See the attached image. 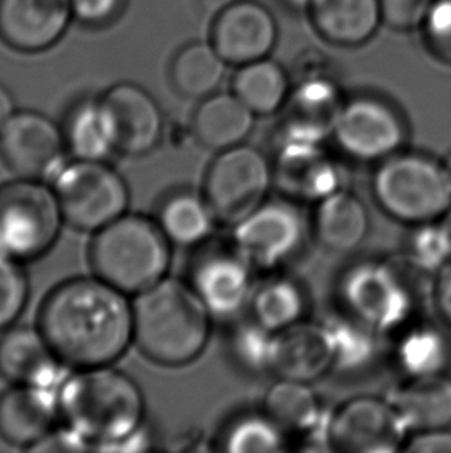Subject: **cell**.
<instances>
[{
	"instance_id": "6da1fadb",
	"label": "cell",
	"mask_w": 451,
	"mask_h": 453,
	"mask_svg": "<svg viewBox=\"0 0 451 453\" xmlns=\"http://www.w3.org/2000/svg\"><path fill=\"white\" fill-rule=\"evenodd\" d=\"M39 328L68 367H105L134 341V305L99 277L72 279L43 301Z\"/></svg>"
},
{
	"instance_id": "7a4b0ae2",
	"label": "cell",
	"mask_w": 451,
	"mask_h": 453,
	"mask_svg": "<svg viewBox=\"0 0 451 453\" xmlns=\"http://www.w3.org/2000/svg\"><path fill=\"white\" fill-rule=\"evenodd\" d=\"M64 423L90 446L118 450L144 426L146 404L140 387L119 370L82 368L59 390Z\"/></svg>"
},
{
	"instance_id": "3957f363",
	"label": "cell",
	"mask_w": 451,
	"mask_h": 453,
	"mask_svg": "<svg viewBox=\"0 0 451 453\" xmlns=\"http://www.w3.org/2000/svg\"><path fill=\"white\" fill-rule=\"evenodd\" d=\"M212 316L189 283L164 277L136 295L134 341L141 351L165 367H181L202 355Z\"/></svg>"
},
{
	"instance_id": "277c9868",
	"label": "cell",
	"mask_w": 451,
	"mask_h": 453,
	"mask_svg": "<svg viewBox=\"0 0 451 453\" xmlns=\"http://www.w3.org/2000/svg\"><path fill=\"white\" fill-rule=\"evenodd\" d=\"M171 245L158 221L124 214L95 233L90 264L104 282L126 295H140L164 279Z\"/></svg>"
},
{
	"instance_id": "5b68a950",
	"label": "cell",
	"mask_w": 451,
	"mask_h": 453,
	"mask_svg": "<svg viewBox=\"0 0 451 453\" xmlns=\"http://www.w3.org/2000/svg\"><path fill=\"white\" fill-rule=\"evenodd\" d=\"M372 194L391 219L411 226L442 219L451 204V177L446 163L427 153L399 150L380 161Z\"/></svg>"
},
{
	"instance_id": "8992f818",
	"label": "cell",
	"mask_w": 451,
	"mask_h": 453,
	"mask_svg": "<svg viewBox=\"0 0 451 453\" xmlns=\"http://www.w3.org/2000/svg\"><path fill=\"white\" fill-rule=\"evenodd\" d=\"M62 217L53 188L19 178L0 186V256L16 262L42 257L55 246Z\"/></svg>"
},
{
	"instance_id": "52a82bcc",
	"label": "cell",
	"mask_w": 451,
	"mask_h": 453,
	"mask_svg": "<svg viewBox=\"0 0 451 453\" xmlns=\"http://www.w3.org/2000/svg\"><path fill=\"white\" fill-rule=\"evenodd\" d=\"M53 180L64 221L78 231L98 233L127 211V183L104 161L74 159Z\"/></svg>"
},
{
	"instance_id": "ba28073f",
	"label": "cell",
	"mask_w": 451,
	"mask_h": 453,
	"mask_svg": "<svg viewBox=\"0 0 451 453\" xmlns=\"http://www.w3.org/2000/svg\"><path fill=\"white\" fill-rule=\"evenodd\" d=\"M340 301L351 318L378 334L407 328L416 311V296L402 271L380 260L360 262L343 274Z\"/></svg>"
},
{
	"instance_id": "9c48e42d",
	"label": "cell",
	"mask_w": 451,
	"mask_h": 453,
	"mask_svg": "<svg viewBox=\"0 0 451 453\" xmlns=\"http://www.w3.org/2000/svg\"><path fill=\"white\" fill-rule=\"evenodd\" d=\"M272 181V165L264 153L243 142L215 157L206 172L203 196L217 219L235 225L266 202Z\"/></svg>"
},
{
	"instance_id": "30bf717a",
	"label": "cell",
	"mask_w": 451,
	"mask_h": 453,
	"mask_svg": "<svg viewBox=\"0 0 451 453\" xmlns=\"http://www.w3.org/2000/svg\"><path fill=\"white\" fill-rule=\"evenodd\" d=\"M409 129L402 111L376 93L345 99L333 138L341 152L359 161H384L402 150Z\"/></svg>"
},
{
	"instance_id": "8fae6325",
	"label": "cell",
	"mask_w": 451,
	"mask_h": 453,
	"mask_svg": "<svg viewBox=\"0 0 451 453\" xmlns=\"http://www.w3.org/2000/svg\"><path fill=\"white\" fill-rule=\"evenodd\" d=\"M305 221L299 209L287 202H264L235 223L233 243L252 266L272 270L293 257L303 245Z\"/></svg>"
},
{
	"instance_id": "7c38bea8",
	"label": "cell",
	"mask_w": 451,
	"mask_h": 453,
	"mask_svg": "<svg viewBox=\"0 0 451 453\" xmlns=\"http://www.w3.org/2000/svg\"><path fill=\"white\" fill-rule=\"evenodd\" d=\"M61 127L39 111H16L0 132V157L19 178L45 181L65 165Z\"/></svg>"
},
{
	"instance_id": "4fadbf2b",
	"label": "cell",
	"mask_w": 451,
	"mask_h": 453,
	"mask_svg": "<svg viewBox=\"0 0 451 453\" xmlns=\"http://www.w3.org/2000/svg\"><path fill=\"white\" fill-rule=\"evenodd\" d=\"M409 434L388 399L359 396L331 413V450L337 452H399Z\"/></svg>"
},
{
	"instance_id": "5bb4252c",
	"label": "cell",
	"mask_w": 451,
	"mask_h": 453,
	"mask_svg": "<svg viewBox=\"0 0 451 453\" xmlns=\"http://www.w3.org/2000/svg\"><path fill=\"white\" fill-rule=\"evenodd\" d=\"M252 270L233 246L231 251L206 250L190 266L189 285L212 319L229 320L250 305Z\"/></svg>"
},
{
	"instance_id": "9a60e30c",
	"label": "cell",
	"mask_w": 451,
	"mask_h": 453,
	"mask_svg": "<svg viewBox=\"0 0 451 453\" xmlns=\"http://www.w3.org/2000/svg\"><path fill=\"white\" fill-rule=\"evenodd\" d=\"M279 41V25L268 6L235 0L212 19L210 42L232 67L269 58Z\"/></svg>"
},
{
	"instance_id": "2e32d148",
	"label": "cell",
	"mask_w": 451,
	"mask_h": 453,
	"mask_svg": "<svg viewBox=\"0 0 451 453\" xmlns=\"http://www.w3.org/2000/svg\"><path fill=\"white\" fill-rule=\"evenodd\" d=\"M345 99L340 86L328 74H310L299 81L280 111V140L324 144L333 138Z\"/></svg>"
},
{
	"instance_id": "e0dca14e",
	"label": "cell",
	"mask_w": 451,
	"mask_h": 453,
	"mask_svg": "<svg viewBox=\"0 0 451 453\" xmlns=\"http://www.w3.org/2000/svg\"><path fill=\"white\" fill-rule=\"evenodd\" d=\"M101 99L111 118L118 152L141 157L158 148L164 134V115L144 87L121 82Z\"/></svg>"
},
{
	"instance_id": "ac0fdd59",
	"label": "cell",
	"mask_w": 451,
	"mask_h": 453,
	"mask_svg": "<svg viewBox=\"0 0 451 453\" xmlns=\"http://www.w3.org/2000/svg\"><path fill=\"white\" fill-rule=\"evenodd\" d=\"M72 19L70 0H0V37L22 53L55 47Z\"/></svg>"
},
{
	"instance_id": "d6986e66",
	"label": "cell",
	"mask_w": 451,
	"mask_h": 453,
	"mask_svg": "<svg viewBox=\"0 0 451 453\" xmlns=\"http://www.w3.org/2000/svg\"><path fill=\"white\" fill-rule=\"evenodd\" d=\"M272 173L281 192L297 200L318 203L343 189L340 167L324 144L280 140Z\"/></svg>"
},
{
	"instance_id": "ffe728a7",
	"label": "cell",
	"mask_w": 451,
	"mask_h": 453,
	"mask_svg": "<svg viewBox=\"0 0 451 453\" xmlns=\"http://www.w3.org/2000/svg\"><path fill=\"white\" fill-rule=\"evenodd\" d=\"M67 367L41 328L10 326L0 339V374L12 384L61 390Z\"/></svg>"
},
{
	"instance_id": "44dd1931",
	"label": "cell",
	"mask_w": 451,
	"mask_h": 453,
	"mask_svg": "<svg viewBox=\"0 0 451 453\" xmlns=\"http://www.w3.org/2000/svg\"><path fill=\"white\" fill-rule=\"evenodd\" d=\"M59 418V390L14 384L0 395V436L14 448H36Z\"/></svg>"
},
{
	"instance_id": "7402d4cb",
	"label": "cell",
	"mask_w": 451,
	"mask_h": 453,
	"mask_svg": "<svg viewBox=\"0 0 451 453\" xmlns=\"http://www.w3.org/2000/svg\"><path fill=\"white\" fill-rule=\"evenodd\" d=\"M334 368L328 325L302 320L275 333L272 374L311 384Z\"/></svg>"
},
{
	"instance_id": "603a6c76",
	"label": "cell",
	"mask_w": 451,
	"mask_h": 453,
	"mask_svg": "<svg viewBox=\"0 0 451 453\" xmlns=\"http://www.w3.org/2000/svg\"><path fill=\"white\" fill-rule=\"evenodd\" d=\"M264 413L285 434L305 436L308 442L330 444V418L312 390L311 384L279 378L264 395Z\"/></svg>"
},
{
	"instance_id": "cb8c5ba5",
	"label": "cell",
	"mask_w": 451,
	"mask_h": 453,
	"mask_svg": "<svg viewBox=\"0 0 451 453\" xmlns=\"http://www.w3.org/2000/svg\"><path fill=\"white\" fill-rule=\"evenodd\" d=\"M306 12L318 36L343 49L370 42L382 25L378 0H312Z\"/></svg>"
},
{
	"instance_id": "d4e9b609",
	"label": "cell",
	"mask_w": 451,
	"mask_h": 453,
	"mask_svg": "<svg viewBox=\"0 0 451 453\" xmlns=\"http://www.w3.org/2000/svg\"><path fill=\"white\" fill-rule=\"evenodd\" d=\"M388 401L409 434L451 427V380L446 373L409 378Z\"/></svg>"
},
{
	"instance_id": "484cf974",
	"label": "cell",
	"mask_w": 451,
	"mask_h": 453,
	"mask_svg": "<svg viewBox=\"0 0 451 453\" xmlns=\"http://www.w3.org/2000/svg\"><path fill=\"white\" fill-rule=\"evenodd\" d=\"M256 124V113L235 93L217 92L202 99L192 118V134L203 148L221 152L243 144Z\"/></svg>"
},
{
	"instance_id": "4316f807",
	"label": "cell",
	"mask_w": 451,
	"mask_h": 453,
	"mask_svg": "<svg viewBox=\"0 0 451 453\" xmlns=\"http://www.w3.org/2000/svg\"><path fill=\"white\" fill-rule=\"evenodd\" d=\"M314 233L325 250L336 254L355 251L370 233V214L359 196L343 189L317 203Z\"/></svg>"
},
{
	"instance_id": "83f0119b",
	"label": "cell",
	"mask_w": 451,
	"mask_h": 453,
	"mask_svg": "<svg viewBox=\"0 0 451 453\" xmlns=\"http://www.w3.org/2000/svg\"><path fill=\"white\" fill-rule=\"evenodd\" d=\"M231 84L232 92L256 117L280 113L294 86L287 68L271 58L240 65L232 76Z\"/></svg>"
},
{
	"instance_id": "f1b7e54d",
	"label": "cell",
	"mask_w": 451,
	"mask_h": 453,
	"mask_svg": "<svg viewBox=\"0 0 451 453\" xmlns=\"http://www.w3.org/2000/svg\"><path fill=\"white\" fill-rule=\"evenodd\" d=\"M217 215L206 196L194 190H177L159 203L157 221L172 245L194 248L208 242Z\"/></svg>"
},
{
	"instance_id": "f546056e",
	"label": "cell",
	"mask_w": 451,
	"mask_h": 453,
	"mask_svg": "<svg viewBox=\"0 0 451 453\" xmlns=\"http://www.w3.org/2000/svg\"><path fill=\"white\" fill-rule=\"evenodd\" d=\"M227 67L210 41L186 43L172 59V86L184 98L202 101L217 93Z\"/></svg>"
},
{
	"instance_id": "4dcf8cb0",
	"label": "cell",
	"mask_w": 451,
	"mask_h": 453,
	"mask_svg": "<svg viewBox=\"0 0 451 453\" xmlns=\"http://www.w3.org/2000/svg\"><path fill=\"white\" fill-rule=\"evenodd\" d=\"M67 150L74 159L104 161L115 152V136L103 99H82L73 105L62 127Z\"/></svg>"
},
{
	"instance_id": "1f68e13d",
	"label": "cell",
	"mask_w": 451,
	"mask_h": 453,
	"mask_svg": "<svg viewBox=\"0 0 451 453\" xmlns=\"http://www.w3.org/2000/svg\"><path fill=\"white\" fill-rule=\"evenodd\" d=\"M254 320L279 333L303 320L306 297L299 283L287 277H274L254 291L250 299Z\"/></svg>"
},
{
	"instance_id": "d6a6232c",
	"label": "cell",
	"mask_w": 451,
	"mask_h": 453,
	"mask_svg": "<svg viewBox=\"0 0 451 453\" xmlns=\"http://www.w3.org/2000/svg\"><path fill=\"white\" fill-rule=\"evenodd\" d=\"M396 359L409 378L446 373L450 362V345L438 328L416 325L403 331L397 343Z\"/></svg>"
},
{
	"instance_id": "836d02e7",
	"label": "cell",
	"mask_w": 451,
	"mask_h": 453,
	"mask_svg": "<svg viewBox=\"0 0 451 453\" xmlns=\"http://www.w3.org/2000/svg\"><path fill=\"white\" fill-rule=\"evenodd\" d=\"M326 325L334 349V368L343 372H359L374 361L378 355L376 331L360 324L351 316L333 319Z\"/></svg>"
},
{
	"instance_id": "e575fe53",
	"label": "cell",
	"mask_w": 451,
	"mask_h": 453,
	"mask_svg": "<svg viewBox=\"0 0 451 453\" xmlns=\"http://www.w3.org/2000/svg\"><path fill=\"white\" fill-rule=\"evenodd\" d=\"M223 444L231 453H279L287 449L285 432L266 413L237 419L226 432Z\"/></svg>"
},
{
	"instance_id": "d590c367",
	"label": "cell",
	"mask_w": 451,
	"mask_h": 453,
	"mask_svg": "<svg viewBox=\"0 0 451 453\" xmlns=\"http://www.w3.org/2000/svg\"><path fill=\"white\" fill-rule=\"evenodd\" d=\"M407 262L421 273H440L451 262V237L440 220L416 225L407 240Z\"/></svg>"
},
{
	"instance_id": "8d00e7d4",
	"label": "cell",
	"mask_w": 451,
	"mask_h": 453,
	"mask_svg": "<svg viewBox=\"0 0 451 453\" xmlns=\"http://www.w3.org/2000/svg\"><path fill=\"white\" fill-rule=\"evenodd\" d=\"M274 331L264 328L256 320L244 322L233 328L231 353L238 365L249 373H272Z\"/></svg>"
},
{
	"instance_id": "74e56055",
	"label": "cell",
	"mask_w": 451,
	"mask_h": 453,
	"mask_svg": "<svg viewBox=\"0 0 451 453\" xmlns=\"http://www.w3.org/2000/svg\"><path fill=\"white\" fill-rule=\"evenodd\" d=\"M28 277L20 262L0 256V331L8 330L27 306Z\"/></svg>"
},
{
	"instance_id": "f35d334b",
	"label": "cell",
	"mask_w": 451,
	"mask_h": 453,
	"mask_svg": "<svg viewBox=\"0 0 451 453\" xmlns=\"http://www.w3.org/2000/svg\"><path fill=\"white\" fill-rule=\"evenodd\" d=\"M421 33L428 53L440 64L451 65V0H433Z\"/></svg>"
},
{
	"instance_id": "ab89813d",
	"label": "cell",
	"mask_w": 451,
	"mask_h": 453,
	"mask_svg": "<svg viewBox=\"0 0 451 453\" xmlns=\"http://www.w3.org/2000/svg\"><path fill=\"white\" fill-rule=\"evenodd\" d=\"M382 24L391 30H421L433 0H378Z\"/></svg>"
},
{
	"instance_id": "60d3db41",
	"label": "cell",
	"mask_w": 451,
	"mask_h": 453,
	"mask_svg": "<svg viewBox=\"0 0 451 453\" xmlns=\"http://www.w3.org/2000/svg\"><path fill=\"white\" fill-rule=\"evenodd\" d=\"M73 19L92 28H103L116 22L127 0H70Z\"/></svg>"
},
{
	"instance_id": "b9f144b4",
	"label": "cell",
	"mask_w": 451,
	"mask_h": 453,
	"mask_svg": "<svg viewBox=\"0 0 451 453\" xmlns=\"http://www.w3.org/2000/svg\"><path fill=\"white\" fill-rule=\"evenodd\" d=\"M402 450L409 453H451V427L413 432L407 438Z\"/></svg>"
},
{
	"instance_id": "7bdbcfd3",
	"label": "cell",
	"mask_w": 451,
	"mask_h": 453,
	"mask_svg": "<svg viewBox=\"0 0 451 453\" xmlns=\"http://www.w3.org/2000/svg\"><path fill=\"white\" fill-rule=\"evenodd\" d=\"M434 302L440 319L451 326V262L438 273V280L434 285Z\"/></svg>"
},
{
	"instance_id": "ee69618b",
	"label": "cell",
	"mask_w": 451,
	"mask_h": 453,
	"mask_svg": "<svg viewBox=\"0 0 451 453\" xmlns=\"http://www.w3.org/2000/svg\"><path fill=\"white\" fill-rule=\"evenodd\" d=\"M16 103L12 98L11 92L5 86L0 84V132L4 130L6 123L11 119L16 113Z\"/></svg>"
},
{
	"instance_id": "f6af8a7d",
	"label": "cell",
	"mask_w": 451,
	"mask_h": 453,
	"mask_svg": "<svg viewBox=\"0 0 451 453\" xmlns=\"http://www.w3.org/2000/svg\"><path fill=\"white\" fill-rule=\"evenodd\" d=\"M235 0H198V6L206 16L214 19L217 14H220L223 10L231 5Z\"/></svg>"
},
{
	"instance_id": "bcb514c9",
	"label": "cell",
	"mask_w": 451,
	"mask_h": 453,
	"mask_svg": "<svg viewBox=\"0 0 451 453\" xmlns=\"http://www.w3.org/2000/svg\"><path fill=\"white\" fill-rule=\"evenodd\" d=\"M293 12H308L312 0H281Z\"/></svg>"
},
{
	"instance_id": "7dc6e473",
	"label": "cell",
	"mask_w": 451,
	"mask_h": 453,
	"mask_svg": "<svg viewBox=\"0 0 451 453\" xmlns=\"http://www.w3.org/2000/svg\"><path fill=\"white\" fill-rule=\"evenodd\" d=\"M440 223L446 226L447 231L450 234L451 237V204L450 208L447 209L446 214L442 215V219H440Z\"/></svg>"
},
{
	"instance_id": "c3c4849f",
	"label": "cell",
	"mask_w": 451,
	"mask_h": 453,
	"mask_svg": "<svg viewBox=\"0 0 451 453\" xmlns=\"http://www.w3.org/2000/svg\"><path fill=\"white\" fill-rule=\"evenodd\" d=\"M444 163H446L447 171H448L451 177V152L447 155V158L444 159Z\"/></svg>"
}]
</instances>
